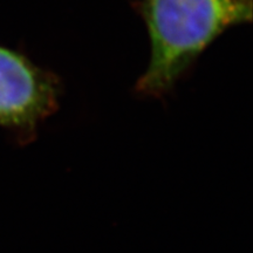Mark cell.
<instances>
[{
    "instance_id": "1",
    "label": "cell",
    "mask_w": 253,
    "mask_h": 253,
    "mask_svg": "<svg viewBox=\"0 0 253 253\" xmlns=\"http://www.w3.org/2000/svg\"><path fill=\"white\" fill-rule=\"evenodd\" d=\"M150 61L136 84L141 94L161 95L227 28L252 20V0H142Z\"/></svg>"
},
{
    "instance_id": "2",
    "label": "cell",
    "mask_w": 253,
    "mask_h": 253,
    "mask_svg": "<svg viewBox=\"0 0 253 253\" xmlns=\"http://www.w3.org/2000/svg\"><path fill=\"white\" fill-rule=\"evenodd\" d=\"M60 82L18 50L0 46V126L30 135L56 110Z\"/></svg>"
}]
</instances>
